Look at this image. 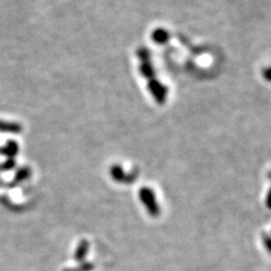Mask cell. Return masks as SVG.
I'll return each mask as SVG.
<instances>
[{"label": "cell", "mask_w": 271, "mask_h": 271, "mask_svg": "<svg viewBox=\"0 0 271 271\" xmlns=\"http://www.w3.org/2000/svg\"><path fill=\"white\" fill-rule=\"evenodd\" d=\"M139 199L151 217L156 218L161 214V206L159 204L156 193L152 188L147 186L142 187L139 190Z\"/></svg>", "instance_id": "1"}, {"label": "cell", "mask_w": 271, "mask_h": 271, "mask_svg": "<svg viewBox=\"0 0 271 271\" xmlns=\"http://www.w3.org/2000/svg\"><path fill=\"white\" fill-rule=\"evenodd\" d=\"M110 174L113 180L120 184H132L137 180L138 172H126L121 165H113L110 169Z\"/></svg>", "instance_id": "2"}, {"label": "cell", "mask_w": 271, "mask_h": 271, "mask_svg": "<svg viewBox=\"0 0 271 271\" xmlns=\"http://www.w3.org/2000/svg\"><path fill=\"white\" fill-rule=\"evenodd\" d=\"M23 131V126L16 122H8L0 120V133L20 134Z\"/></svg>", "instance_id": "3"}, {"label": "cell", "mask_w": 271, "mask_h": 271, "mask_svg": "<svg viewBox=\"0 0 271 271\" xmlns=\"http://www.w3.org/2000/svg\"><path fill=\"white\" fill-rule=\"evenodd\" d=\"M89 250H90L89 241L86 239L81 240L76 246L75 252H74V260L80 262V263H83L85 261L88 253H89Z\"/></svg>", "instance_id": "4"}, {"label": "cell", "mask_w": 271, "mask_h": 271, "mask_svg": "<svg viewBox=\"0 0 271 271\" xmlns=\"http://www.w3.org/2000/svg\"><path fill=\"white\" fill-rule=\"evenodd\" d=\"M20 152V146L15 141H8L5 145L0 147V154L7 158H14Z\"/></svg>", "instance_id": "5"}, {"label": "cell", "mask_w": 271, "mask_h": 271, "mask_svg": "<svg viewBox=\"0 0 271 271\" xmlns=\"http://www.w3.org/2000/svg\"><path fill=\"white\" fill-rule=\"evenodd\" d=\"M30 176H31V169L29 167H23L16 171L12 185H17L20 183H23L24 181L27 180Z\"/></svg>", "instance_id": "6"}, {"label": "cell", "mask_w": 271, "mask_h": 271, "mask_svg": "<svg viewBox=\"0 0 271 271\" xmlns=\"http://www.w3.org/2000/svg\"><path fill=\"white\" fill-rule=\"evenodd\" d=\"M16 166V161L14 158H7L5 162H3L2 165H0V169L2 171H11L15 168Z\"/></svg>", "instance_id": "7"}, {"label": "cell", "mask_w": 271, "mask_h": 271, "mask_svg": "<svg viewBox=\"0 0 271 271\" xmlns=\"http://www.w3.org/2000/svg\"><path fill=\"white\" fill-rule=\"evenodd\" d=\"M93 270V265L90 262H83L80 266L75 268H67L64 271H91Z\"/></svg>", "instance_id": "8"}, {"label": "cell", "mask_w": 271, "mask_h": 271, "mask_svg": "<svg viewBox=\"0 0 271 271\" xmlns=\"http://www.w3.org/2000/svg\"><path fill=\"white\" fill-rule=\"evenodd\" d=\"M262 242H263L264 247L267 250V252L271 254V235L264 234L262 237Z\"/></svg>", "instance_id": "9"}, {"label": "cell", "mask_w": 271, "mask_h": 271, "mask_svg": "<svg viewBox=\"0 0 271 271\" xmlns=\"http://www.w3.org/2000/svg\"><path fill=\"white\" fill-rule=\"evenodd\" d=\"M154 38L156 42L158 43H163L165 41V33L161 30H158V31H155L154 33Z\"/></svg>", "instance_id": "10"}, {"label": "cell", "mask_w": 271, "mask_h": 271, "mask_svg": "<svg viewBox=\"0 0 271 271\" xmlns=\"http://www.w3.org/2000/svg\"><path fill=\"white\" fill-rule=\"evenodd\" d=\"M267 206L268 207H270L271 208V191H269V193H268V196H267Z\"/></svg>", "instance_id": "11"}, {"label": "cell", "mask_w": 271, "mask_h": 271, "mask_svg": "<svg viewBox=\"0 0 271 271\" xmlns=\"http://www.w3.org/2000/svg\"><path fill=\"white\" fill-rule=\"evenodd\" d=\"M265 75H266V78H267L268 80H270L271 81V68H268V69L266 70V72H265Z\"/></svg>", "instance_id": "12"}, {"label": "cell", "mask_w": 271, "mask_h": 271, "mask_svg": "<svg viewBox=\"0 0 271 271\" xmlns=\"http://www.w3.org/2000/svg\"><path fill=\"white\" fill-rule=\"evenodd\" d=\"M269 177H270V178H271V172H270V173H269Z\"/></svg>", "instance_id": "13"}, {"label": "cell", "mask_w": 271, "mask_h": 271, "mask_svg": "<svg viewBox=\"0 0 271 271\" xmlns=\"http://www.w3.org/2000/svg\"><path fill=\"white\" fill-rule=\"evenodd\" d=\"M0 171H1V169H0Z\"/></svg>", "instance_id": "14"}]
</instances>
